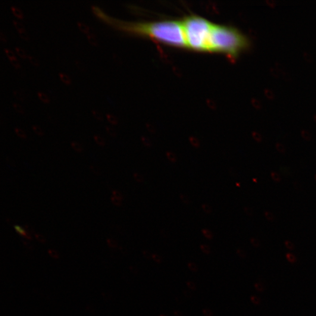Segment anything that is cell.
Instances as JSON below:
<instances>
[{
    "label": "cell",
    "instance_id": "cell-32",
    "mask_svg": "<svg viewBox=\"0 0 316 316\" xmlns=\"http://www.w3.org/2000/svg\"><path fill=\"white\" fill-rule=\"evenodd\" d=\"M111 199L114 205L117 206H120L122 205V201H123V200L115 198L114 196H112Z\"/></svg>",
    "mask_w": 316,
    "mask_h": 316
},
{
    "label": "cell",
    "instance_id": "cell-7",
    "mask_svg": "<svg viewBox=\"0 0 316 316\" xmlns=\"http://www.w3.org/2000/svg\"><path fill=\"white\" fill-rule=\"evenodd\" d=\"M179 198L181 202H182L184 205H189L190 203V199L188 196H187L185 194L180 193L179 195Z\"/></svg>",
    "mask_w": 316,
    "mask_h": 316
},
{
    "label": "cell",
    "instance_id": "cell-23",
    "mask_svg": "<svg viewBox=\"0 0 316 316\" xmlns=\"http://www.w3.org/2000/svg\"><path fill=\"white\" fill-rule=\"evenodd\" d=\"M293 185L294 188H295V189L297 191H299V192H302V191L303 190L302 184L299 182V181H294Z\"/></svg>",
    "mask_w": 316,
    "mask_h": 316
},
{
    "label": "cell",
    "instance_id": "cell-40",
    "mask_svg": "<svg viewBox=\"0 0 316 316\" xmlns=\"http://www.w3.org/2000/svg\"><path fill=\"white\" fill-rule=\"evenodd\" d=\"M4 51L9 59L15 58L14 53L10 50L5 49Z\"/></svg>",
    "mask_w": 316,
    "mask_h": 316
},
{
    "label": "cell",
    "instance_id": "cell-33",
    "mask_svg": "<svg viewBox=\"0 0 316 316\" xmlns=\"http://www.w3.org/2000/svg\"><path fill=\"white\" fill-rule=\"evenodd\" d=\"M13 107L15 110L19 112V113L23 114L24 110L23 107H21V105H20L17 104V103H14Z\"/></svg>",
    "mask_w": 316,
    "mask_h": 316
},
{
    "label": "cell",
    "instance_id": "cell-49",
    "mask_svg": "<svg viewBox=\"0 0 316 316\" xmlns=\"http://www.w3.org/2000/svg\"><path fill=\"white\" fill-rule=\"evenodd\" d=\"M201 247L203 251H206V252L209 251V247L208 246L202 245Z\"/></svg>",
    "mask_w": 316,
    "mask_h": 316
},
{
    "label": "cell",
    "instance_id": "cell-10",
    "mask_svg": "<svg viewBox=\"0 0 316 316\" xmlns=\"http://www.w3.org/2000/svg\"><path fill=\"white\" fill-rule=\"evenodd\" d=\"M77 26L80 28V30L81 31H83V33L88 34L90 32V28L86 26V25L83 23L78 22Z\"/></svg>",
    "mask_w": 316,
    "mask_h": 316
},
{
    "label": "cell",
    "instance_id": "cell-20",
    "mask_svg": "<svg viewBox=\"0 0 316 316\" xmlns=\"http://www.w3.org/2000/svg\"><path fill=\"white\" fill-rule=\"evenodd\" d=\"M202 233L203 235H204V236L206 238V239H208L209 240H211L212 239V237H213L212 233L211 231L208 229H203L202 230Z\"/></svg>",
    "mask_w": 316,
    "mask_h": 316
},
{
    "label": "cell",
    "instance_id": "cell-28",
    "mask_svg": "<svg viewBox=\"0 0 316 316\" xmlns=\"http://www.w3.org/2000/svg\"><path fill=\"white\" fill-rule=\"evenodd\" d=\"M35 237L36 238V239L40 243H45L46 242L45 237L42 235V234L39 233L35 234Z\"/></svg>",
    "mask_w": 316,
    "mask_h": 316
},
{
    "label": "cell",
    "instance_id": "cell-21",
    "mask_svg": "<svg viewBox=\"0 0 316 316\" xmlns=\"http://www.w3.org/2000/svg\"><path fill=\"white\" fill-rule=\"evenodd\" d=\"M244 211L245 212V213L248 215V216H253V210L251 208L249 207V206H245V207L244 208Z\"/></svg>",
    "mask_w": 316,
    "mask_h": 316
},
{
    "label": "cell",
    "instance_id": "cell-26",
    "mask_svg": "<svg viewBox=\"0 0 316 316\" xmlns=\"http://www.w3.org/2000/svg\"><path fill=\"white\" fill-rule=\"evenodd\" d=\"M107 243L109 246L111 247L112 248H115L118 246V244L116 241H115L114 240L108 239H107Z\"/></svg>",
    "mask_w": 316,
    "mask_h": 316
},
{
    "label": "cell",
    "instance_id": "cell-41",
    "mask_svg": "<svg viewBox=\"0 0 316 316\" xmlns=\"http://www.w3.org/2000/svg\"><path fill=\"white\" fill-rule=\"evenodd\" d=\"M24 229L26 230L27 232L31 234V235L34 233L33 228L32 227H31L30 225H25Z\"/></svg>",
    "mask_w": 316,
    "mask_h": 316
},
{
    "label": "cell",
    "instance_id": "cell-37",
    "mask_svg": "<svg viewBox=\"0 0 316 316\" xmlns=\"http://www.w3.org/2000/svg\"><path fill=\"white\" fill-rule=\"evenodd\" d=\"M13 23L14 24L15 28H16V29L18 30V32L19 31L24 30V26H23V24H21L20 23H18V22L16 21H13Z\"/></svg>",
    "mask_w": 316,
    "mask_h": 316
},
{
    "label": "cell",
    "instance_id": "cell-8",
    "mask_svg": "<svg viewBox=\"0 0 316 316\" xmlns=\"http://www.w3.org/2000/svg\"><path fill=\"white\" fill-rule=\"evenodd\" d=\"M11 10L15 16L20 19L23 18L24 15L23 12H22L20 9L15 7H11Z\"/></svg>",
    "mask_w": 316,
    "mask_h": 316
},
{
    "label": "cell",
    "instance_id": "cell-9",
    "mask_svg": "<svg viewBox=\"0 0 316 316\" xmlns=\"http://www.w3.org/2000/svg\"><path fill=\"white\" fill-rule=\"evenodd\" d=\"M134 179H135L138 183H142L144 181V177L141 174L139 173H134L133 174Z\"/></svg>",
    "mask_w": 316,
    "mask_h": 316
},
{
    "label": "cell",
    "instance_id": "cell-6",
    "mask_svg": "<svg viewBox=\"0 0 316 316\" xmlns=\"http://www.w3.org/2000/svg\"><path fill=\"white\" fill-rule=\"evenodd\" d=\"M87 37L91 44L95 46L98 45V40H97L95 36L94 35V34L92 33H89L88 34H87Z\"/></svg>",
    "mask_w": 316,
    "mask_h": 316
},
{
    "label": "cell",
    "instance_id": "cell-4",
    "mask_svg": "<svg viewBox=\"0 0 316 316\" xmlns=\"http://www.w3.org/2000/svg\"><path fill=\"white\" fill-rule=\"evenodd\" d=\"M71 146L72 148L77 152H82L83 151V147L79 142L73 141L71 143Z\"/></svg>",
    "mask_w": 316,
    "mask_h": 316
},
{
    "label": "cell",
    "instance_id": "cell-27",
    "mask_svg": "<svg viewBox=\"0 0 316 316\" xmlns=\"http://www.w3.org/2000/svg\"><path fill=\"white\" fill-rule=\"evenodd\" d=\"M92 114L93 115V116L95 117V118L97 119V120H98L99 121H103V115L101 113H100V112L95 110H92Z\"/></svg>",
    "mask_w": 316,
    "mask_h": 316
},
{
    "label": "cell",
    "instance_id": "cell-18",
    "mask_svg": "<svg viewBox=\"0 0 316 316\" xmlns=\"http://www.w3.org/2000/svg\"><path fill=\"white\" fill-rule=\"evenodd\" d=\"M189 140L191 144H192L193 147H195L196 148H200V143L198 140H197L195 138L191 137Z\"/></svg>",
    "mask_w": 316,
    "mask_h": 316
},
{
    "label": "cell",
    "instance_id": "cell-50",
    "mask_svg": "<svg viewBox=\"0 0 316 316\" xmlns=\"http://www.w3.org/2000/svg\"><path fill=\"white\" fill-rule=\"evenodd\" d=\"M315 180L316 181V174L315 175Z\"/></svg>",
    "mask_w": 316,
    "mask_h": 316
},
{
    "label": "cell",
    "instance_id": "cell-17",
    "mask_svg": "<svg viewBox=\"0 0 316 316\" xmlns=\"http://www.w3.org/2000/svg\"><path fill=\"white\" fill-rule=\"evenodd\" d=\"M59 77H60L61 79L64 83L67 84H70L71 83V80L70 78L67 75H66L64 73H59Z\"/></svg>",
    "mask_w": 316,
    "mask_h": 316
},
{
    "label": "cell",
    "instance_id": "cell-36",
    "mask_svg": "<svg viewBox=\"0 0 316 316\" xmlns=\"http://www.w3.org/2000/svg\"><path fill=\"white\" fill-rule=\"evenodd\" d=\"M11 64L16 69L20 68V64L16 58L9 59Z\"/></svg>",
    "mask_w": 316,
    "mask_h": 316
},
{
    "label": "cell",
    "instance_id": "cell-22",
    "mask_svg": "<svg viewBox=\"0 0 316 316\" xmlns=\"http://www.w3.org/2000/svg\"><path fill=\"white\" fill-rule=\"evenodd\" d=\"M264 215L265 218H267L268 221H273L275 220L274 215L271 211H265L264 212Z\"/></svg>",
    "mask_w": 316,
    "mask_h": 316
},
{
    "label": "cell",
    "instance_id": "cell-42",
    "mask_svg": "<svg viewBox=\"0 0 316 316\" xmlns=\"http://www.w3.org/2000/svg\"><path fill=\"white\" fill-rule=\"evenodd\" d=\"M253 139H254V140H256V141H257L258 142H261L262 138L259 135V134L256 133H253Z\"/></svg>",
    "mask_w": 316,
    "mask_h": 316
},
{
    "label": "cell",
    "instance_id": "cell-12",
    "mask_svg": "<svg viewBox=\"0 0 316 316\" xmlns=\"http://www.w3.org/2000/svg\"><path fill=\"white\" fill-rule=\"evenodd\" d=\"M37 96H38L39 99L43 102L45 103H49L50 102L48 96L46 95L45 94L42 92H38L37 93Z\"/></svg>",
    "mask_w": 316,
    "mask_h": 316
},
{
    "label": "cell",
    "instance_id": "cell-31",
    "mask_svg": "<svg viewBox=\"0 0 316 316\" xmlns=\"http://www.w3.org/2000/svg\"><path fill=\"white\" fill-rule=\"evenodd\" d=\"M112 196L115 197V198H117L119 199H121L123 200V194H122L120 192H119V191L117 190H113L112 191Z\"/></svg>",
    "mask_w": 316,
    "mask_h": 316
},
{
    "label": "cell",
    "instance_id": "cell-25",
    "mask_svg": "<svg viewBox=\"0 0 316 316\" xmlns=\"http://www.w3.org/2000/svg\"><path fill=\"white\" fill-rule=\"evenodd\" d=\"M106 117H107V120L111 124L113 125H116L117 124V119L115 118V117H114L113 115L107 114V115H106Z\"/></svg>",
    "mask_w": 316,
    "mask_h": 316
},
{
    "label": "cell",
    "instance_id": "cell-39",
    "mask_svg": "<svg viewBox=\"0 0 316 316\" xmlns=\"http://www.w3.org/2000/svg\"><path fill=\"white\" fill-rule=\"evenodd\" d=\"M18 33L21 37H22V38L24 39V40H28V39H29V36H28L25 30L19 31Z\"/></svg>",
    "mask_w": 316,
    "mask_h": 316
},
{
    "label": "cell",
    "instance_id": "cell-45",
    "mask_svg": "<svg viewBox=\"0 0 316 316\" xmlns=\"http://www.w3.org/2000/svg\"><path fill=\"white\" fill-rule=\"evenodd\" d=\"M302 137L303 139L306 140H311V136L309 134L306 133V132H303L302 133Z\"/></svg>",
    "mask_w": 316,
    "mask_h": 316
},
{
    "label": "cell",
    "instance_id": "cell-11",
    "mask_svg": "<svg viewBox=\"0 0 316 316\" xmlns=\"http://www.w3.org/2000/svg\"><path fill=\"white\" fill-rule=\"evenodd\" d=\"M275 147L277 149V151L281 153V154H284L286 152V147L284 146L283 144H281V143H277L275 145Z\"/></svg>",
    "mask_w": 316,
    "mask_h": 316
},
{
    "label": "cell",
    "instance_id": "cell-29",
    "mask_svg": "<svg viewBox=\"0 0 316 316\" xmlns=\"http://www.w3.org/2000/svg\"><path fill=\"white\" fill-rule=\"evenodd\" d=\"M33 130L34 132H35L37 135H38L39 136H43V131L41 130V128L39 127L38 126H34L33 127Z\"/></svg>",
    "mask_w": 316,
    "mask_h": 316
},
{
    "label": "cell",
    "instance_id": "cell-24",
    "mask_svg": "<svg viewBox=\"0 0 316 316\" xmlns=\"http://www.w3.org/2000/svg\"><path fill=\"white\" fill-rule=\"evenodd\" d=\"M14 96L15 98L20 100V101L23 102L24 100V95L23 93L19 92V91L15 90L14 91Z\"/></svg>",
    "mask_w": 316,
    "mask_h": 316
},
{
    "label": "cell",
    "instance_id": "cell-16",
    "mask_svg": "<svg viewBox=\"0 0 316 316\" xmlns=\"http://www.w3.org/2000/svg\"><path fill=\"white\" fill-rule=\"evenodd\" d=\"M15 49V51H16L17 52V54L19 56H20L21 58L24 59L27 58V53L25 52L23 49L18 48V47H16Z\"/></svg>",
    "mask_w": 316,
    "mask_h": 316
},
{
    "label": "cell",
    "instance_id": "cell-3",
    "mask_svg": "<svg viewBox=\"0 0 316 316\" xmlns=\"http://www.w3.org/2000/svg\"><path fill=\"white\" fill-rule=\"evenodd\" d=\"M187 48L200 52H210V38L213 24L207 19L190 15L182 20Z\"/></svg>",
    "mask_w": 316,
    "mask_h": 316
},
{
    "label": "cell",
    "instance_id": "cell-19",
    "mask_svg": "<svg viewBox=\"0 0 316 316\" xmlns=\"http://www.w3.org/2000/svg\"><path fill=\"white\" fill-rule=\"evenodd\" d=\"M271 176L272 179H273L276 182L280 183L281 181V177L280 175L277 173V172L272 171L271 173Z\"/></svg>",
    "mask_w": 316,
    "mask_h": 316
},
{
    "label": "cell",
    "instance_id": "cell-15",
    "mask_svg": "<svg viewBox=\"0 0 316 316\" xmlns=\"http://www.w3.org/2000/svg\"><path fill=\"white\" fill-rule=\"evenodd\" d=\"M202 209L203 210V211H204L206 214H211L212 211L211 206L208 204H203L202 205Z\"/></svg>",
    "mask_w": 316,
    "mask_h": 316
},
{
    "label": "cell",
    "instance_id": "cell-2",
    "mask_svg": "<svg viewBox=\"0 0 316 316\" xmlns=\"http://www.w3.org/2000/svg\"><path fill=\"white\" fill-rule=\"evenodd\" d=\"M248 37L237 28L213 24L211 38L210 52L220 53L235 58L249 47Z\"/></svg>",
    "mask_w": 316,
    "mask_h": 316
},
{
    "label": "cell",
    "instance_id": "cell-38",
    "mask_svg": "<svg viewBox=\"0 0 316 316\" xmlns=\"http://www.w3.org/2000/svg\"><path fill=\"white\" fill-rule=\"evenodd\" d=\"M142 141L143 144L147 147V148H150V147L152 146V143L151 141H150V140L148 139H146V138L143 137L142 139Z\"/></svg>",
    "mask_w": 316,
    "mask_h": 316
},
{
    "label": "cell",
    "instance_id": "cell-46",
    "mask_svg": "<svg viewBox=\"0 0 316 316\" xmlns=\"http://www.w3.org/2000/svg\"><path fill=\"white\" fill-rule=\"evenodd\" d=\"M76 64L77 67L79 68L80 70H84V66L83 65L82 63H81V62L79 61H76Z\"/></svg>",
    "mask_w": 316,
    "mask_h": 316
},
{
    "label": "cell",
    "instance_id": "cell-47",
    "mask_svg": "<svg viewBox=\"0 0 316 316\" xmlns=\"http://www.w3.org/2000/svg\"><path fill=\"white\" fill-rule=\"evenodd\" d=\"M0 39H1L2 42H7V37H6L4 34L2 33H0Z\"/></svg>",
    "mask_w": 316,
    "mask_h": 316
},
{
    "label": "cell",
    "instance_id": "cell-44",
    "mask_svg": "<svg viewBox=\"0 0 316 316\" xmlns=\"http://www.w3.org/2000/svg\"><path fill=\"white\" fill-rule=\"evenodd\" d=\"M23 239V243L24 244V246H26L27 248L32 250L33 249V246L31 245V244L29 242H28L27 240H25V239Z\"/></svg>",
    "mask_w": 316,
    "mask_h": 316
},
{
    "label": "cell",
    "instance_id": "cell-1",
    "mask_svg": "<svg viewBox=\"0 0 316 316\" xmlns=\"http://www.w3.org/2000/svg\"><path fill=\"white\" fill-rule=\"evenodd\" d=\"M124 30L137 35L149 37L171 46L187 48L181 20H167L158 21L119 23Z\"/></svg>",
    "mask_w": 316,
    "mask_h": 316
},
{
    "label": "cell",
    "instance_id": "cell-13",
    "mask_svg": "<svg viewBox=\"0 0 316 316\" xmlns=\"http://www.w3.org/2000/svg\"><path fill=\"white\" fill-rule=\"evenodd\" d=\"M94 139H95V141L98 145L104 146L105 145V142L104 139L102 137L99 136H94Z\"/></svg>",
    "mask_w": 316,
    "mask_h": 316
},
{
    "label": "cell",
    "instance_id": "cell-35",
    "mask_svg": "<svg viewBox=\"0 0 316 316\" xmlns=\"http://www.w3.org/2000/svg\"><path fill=\"white\" fill-rule=\"evenodd\" d=\"M48 253L50 256L52 258L55 259H58L59 258L58 253L54 249H49Z\"/></svg>",
    "mask_w": 316,
    "mask_h": 316
},
{
    "label": "cell",
    "instance_id": "cell-14",
    "mask_svg": "<svg viewBox=\"0 0 316 316\" xmlns=\"http://www.w3.org/2000/svg\"><path fill=\"white\" fill-rule=\"evenodd\" d=\"M15 132L16 133L17 135L20 137L21 139H26L27 138L26 134L24 133L23 130L20 129V128H15Z\"/></svg>",
    "mask_w": 316,
    "mask_h": 316
},
{
    "label": "cell",
    "instance_id": "cell-30",
    "mask_svg": "<svg viewBox=\"0 0 316 316\" xmlns=\"http://www.w3.org/2000/svg\"><path fill=\"white\" fill-rule=\"evenodd\" d=\"M28 58L29 59V61L31 64L35 66V67H38L39 65V62L35 58L33 57L32 56H29Z\"/></svg>",
    "mask_w": 316,
    "mask_h": 316
},
{
    "label": "cell",
    "instance_id": "cell-5",
    "mask_svg": "<svg viewBox=\"0 0 316 316\" xmlns=\"http://www.w3.org/2000/svg\"><path fill=\"white\" fill-rule=\"evenodd\" d=\"M166 156H167L168 160L172 163H175L177 161V156L174 152L168 151L166 153Z\"/></svg>",
    "mask_w": 316,
    "mask_h": 316
},
{
    "label": "cell",
    "instance_id": "cell-43",
    "mask_svg": "<svg viewBox=\"0 0 316 316\" xmlns=\"http://www.w3.org/2000/svg\"><path fill=\"white\" fill-rule=\"evenodd\" d=\"M91 171L94 172V174L96 175H100V171L98 168L94 167V166H90V167Z\"/></svg>",
    "mask_w": 316,
    "mask_h": 316
},
{
    "label": "cell",
    "instance_id": "cell-34",
    "mask_svg": "<svg viewBox=\"0 0 316 316\" xmlns=\"http://www.w3.org/2000/svg\"><path fill=\"white\" fill-rule=\"evenodd\" d=\"M105 130L106 131H107V132L109 134V135L113 137L116 136V133H115V131L113 129V128L109 126H106Z\"/></svg>",
    "mask_w": 316,
    "mask_h": 316
},
{
    "label": "cell",
    "instance_id": "cell-48",
    "mask_svg": "<svg viewBox=\"0 0 316 316\" xmlns=\"http://www.w3.org/2000/svg\"><path fill=\"white\" fill-rule=\"evenodd\" d=\"M229 172L231 175H232L233 176H236L237 175V172L234 168H230L229 170Z\"/></svg>",
    "mask_w": 316,
    "mask_h": 316
}]
</instances>
